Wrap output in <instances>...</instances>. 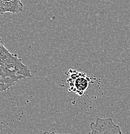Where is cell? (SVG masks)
Segmentation results:
<instances>
[{
  "label": "cell",
  "mask_w": 130,
  "mask_h": 134,
  "mask_svg": "<svg viewBox=\"0 0 130 134\" xmlns=\"http://www.w3.org/2000/svg\"><path fill=\"white\" fill-rule=\"evenodd\" d=\"M31 77L29 68L18 54L6 48L0 37V93L6 92L23 79Z\"/></svg>",
  "instance_id": "obj_1"
},
{
  "label": "cell",
  "mask_w": 130,
  "mask_h": 134,
  "mask_svg": "<svg viewBox=\"0 0 130 134\" xmlns=\"http://www.w3.org/2000/svg\"><path fill=\"white\" fill-rule=\"evenodd\" d=\"M68 74L69 77L67 81L69 84V91L80 96L84 95L89 86L90 77L85 72H78L73 69H70Z\"/></svg>",
  "instance_id": "obj_2"
},
{
  "label": "cell",
  "mask_w": 130,
  "mask_h": 134,
  "mask_svg": "<svg viewBox=\"0 0 130 134\" xmlns=\"http://www.w3.org/2000/svg\"><path fill=\"white\" fill-rule=\"evenodd\" d=\"M89 134H125L113 119L98 117L90 125Z\"/></svg>",
  "instance_id": "obj_3"
},
{
  "label": "cell",
  "mask_w": 130,
  "mask_h": 134,
  "mask_svg": "<svg viewBox=\"0 0 130 134\" xmlns=\"http://www.w3.org/2000/svg\"><path fill=\"white\" fill-rule=\"evenodd\" d=\"M23 5L21 0H0V15L7 12L18 14L22 12Z\"/></svg>",
  "instance_id": "obj_4"
},
{
  "label": "cell",
  "mask_w": 130,
  "mask_h": 134,
  "mask_svg": "<svg viewBox=\"0 0 130 134\" xmlns=\"http://www.w3.org/2000/svg\"><path fill=\"white\" fill-rule=\"evenodd\" d=\"M43 134H71V133H56V132H44Z\"/></svg>",
  "instance_id": "obj_5"
}]
</instances>
